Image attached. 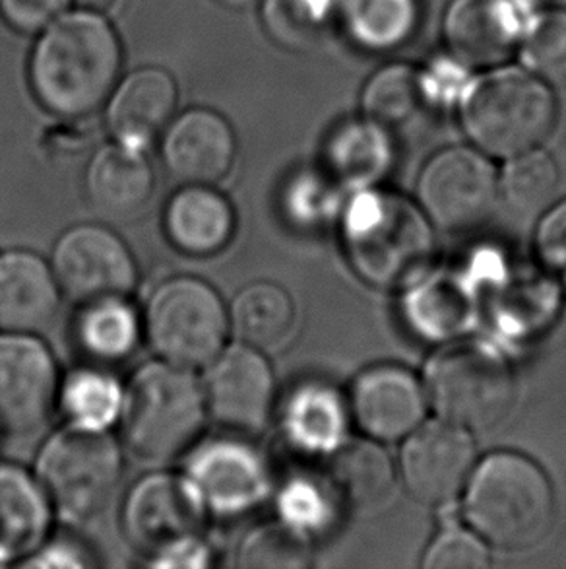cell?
Returning <instances> with one entry per match:
<instances>
[{
	"label": "cell",
	"instance_id": "21",
	"mask_svg": "<svg viewBox=\"0 0 566 569\" xmlns=\"http://www.w3.org/2000/svg\"><path fill=\"white\" fill-rule=\"evenodd\" d=\"M176 84L163 69H140L117 86L108 103V127L115 142L148 150L175 116Z\"/></svg>",
	"mask_w": 566,
	"mask_h": 569
},
{
	"label": "cell",
	"instance_id": "22",
	"mask_svg": "<svg viewBox=\"0 0 566 569\" xmlns=\"http://www.w3.org/2000/svg\"><path fill=\"white\" fill-rule=\"evenodd\" d=\"M235 230V208L214 186H183L169 199L163 212V231L169 243L196 259L225 251Z\"/></svg>",
	"mask_w": 566,
	"mask_h": 569
},
{
	"label": "cell",
	"instance_id": "41",
	"mask_svg": "<svg viewBox=\"0 0 566 569\" xmlns=\"http://www.w3.org/2000/svg\"><path fill=\"white\" fill-rule=\"evenodd\" d=\"M222 2L223 7H230V8H249L253 7V4H256L259 0H220Z\"/></svg>",
	"mask_w": 566,
	"mask_h": 569
},
{
	"label": "cell",
	"instance_id": "38",
	"mask_svg": "<svg viewBox=\"0 0 566 569\" xmlns=\"http://www.w3.org/2000/svg\"><path fill=\"white\" fill-rule=\"evenodd\" d=\"M537 253L553 274L566 280V200L553 208L539 226Z\"/></svg>",
	"mask_w": 566,
	"mask_h": 569
},
{
	"label": "cell",
	"instance_id": "36",
	"mask_svg": "<svg viewBox=\"0 0 566 569\" xmlns=\"http://www.w3.org/2000/svg\"><path fill=\"white\" fill-rule=\"evenodd\" d=\"M425 569H485L489 552L482 540L462 529H448L436 537L423 558Z\"/></svg>",
	"mask_w": 566,
	"mask_h": 569
},
{
	"label": "cell",
	"instance_id": "24",
	"mask_svg": "<svg viewBox=\"0 0 566 569\" xmlns=\"http://www.w3.org/2000/svg\"><path fill=\"white\" fill-rule=\"evenodd\" d=\"M228 311L230 331L237 342L261 352H276L290 342L295 331V303L282 286L272 282L245 286Z\"/></svg>",
	"mask_w": 566,
	"mask_h": 569
},
{
	"label": "cell",
	"instance_id": "18",
	"mask_svg": "<svg viewBox=\"0 0 566 569\" xmlns=\"http://www.w3.org/2000/svg\"><path fill=\"white\" fill-rule=\"evenodd\" d=\"M85 200L113 222H129L150 207L155 171L144 150L111 142L95 150L84 178Z\"/></svg>",
	"mask_w": 566,
	"mask_h": 569
},
{
	"label": "cell",
	"instance_id": "40",
	"mask_svg": "<svg viewBox=\"0 0 566 569\" xmlns=\"http://www.w3.org/2000/svg\"><path fill=\"white\" fill-rule=\"evenodd\" d=\"M80 10H90V12H108L115 7L117 0H72Z\"/></svg>",
	"mask_w": 566,
	"mask_h": 569
},
{
	"label": "cell",
	"instance_id": "15",
	"mask_svg": "<svg viewBox=\"0 0 566 569\" xmlns=\"http://www.w3.org/2000/svg\"><path fill=\"white\" fill-rule=\"evenodd\" d=\"M474 439L446 422L425 423L402 451V478L407 492L425 506L451 503L474 470Z\"/></svg>",
	"mask_w": 566,
	"mask_h": 569
},
{
	"label": "cell",
	"instance_id": "33",
	"mask_svg": "<svg viewBox=\"0 0 566 569\" xmlns=\"http://www.w3.org/2000/svg\"><path fill=\"white\" fill-rule=\"evenodd\" d=\"M285 431L303 449H321L336 441L342 416L336 400L324 391L301 389L290 400L283 416Z\"/></svg>",
	"mask_w": 566,
	"mask_h": 569
},
{
	"label": "cell",
	"instance_id": "13",
	"mask_svg": "<svg viewBox=\"0 0 566 569\" xmlns=\"http://www.w3.org/2000/svg\"><path fill=\"white\" fill-rule=\"evenodd\" d=\"M59 387L53 355L36 335L0 332V431L28 438L41 430Z\"/></svg>",
	"mask_w": 566,
	"mask_h": 569
},
{
	"label": "cell",
	"instance_id": "28",
	"mask_svg": "<svg viewBox=\"0 0 566 569\" xmlns=\"http://www.w3.org/2000/svg\"><path fill=\"white\" fill-rule=\"evenodd\" d=\"M345 28L360 46L386 51L402 46L415 30V0H345Z\"/></svg>",
	"mask_w": 566,
	"mask_h": 569
},
{
	"label": "cell",
	"instance_id": "5",
	"mask_svg": "<svg viewBox=\"0 0 566 569\" xmlns=\"http://www.w3.org/2000/svg\"><path fill=\"white\" fill-rule=\"evenodd\" d=\"M462 121L487 154L513 160L544 144L557 127V100L534 72L501 69L469 82Z\"/></svg>",
	"mask_w": 566,
	"mask_h": 569
},
{
	"label": "cell",
	"instance_id": "2",
	"mask_svg": "<svg viewBox=\"0 0 566 569\" xmlns=\"http://www.w3.org/2000/svg\"><path fill=\"white\" fill-rule=\"evenodd\" d=\"M427 220L410 200L391 192H367L353 200L342 238L355 274L378 290L415 284L435 251Z\"/></svg>",
	"mask_w": 566,
	"mask_h": 569
},
{
	"label": "cell",
	"instance_id": "16",
	"mask_svg": "<svg viewBox=\"0 0 566 569\" xmlns=\"http://www.w3.org/2000/svg\"><path fill=\"white\" fill-rule=\"evenodd\" d=\"M534 16L526 0H454L444 38L462 64L493 67L522 43Z\"/></svg>",
	"mask_w": 566,
	"mask_h": 569
},
{
	"label": "cell",
	"instance_id": "17",
	"mask_svg": "<svg viewBox=\"0 0 566 569\" xmlns=\"http://www.w3.org/2000/svg\"><path fill=\"white\" fill-rule=\"evenodd\" d=\"M235 154V132L212 109L184 111L169 123L161 140V160L183 186H215L230 173Z\"/></svg>",
	"mask_w": 566,
	"mask_h": 569
},
{
	"label": "cell",
	"instance_id": "25",
	"mask_svg": "<svg viewBox=\"0 0 566 569\" xmlns=\"http://www.w3.org/2000/svg\"><path fill=\"white\" fill-rule=\"evenodd\" d=\"M337 496L355 509L378 508L394 488V467L383 447L355 439L337 449L329 467Z\"/></svg>",
	"mask_w": 566,
	"mask_h": 569
},
{
	"label": "cell",
	"instance_id": "7",
	"mask_svg": "<svg viewBox=\"0 0 566 569\" xmlns=\"http://www.w3.org/2000/svg\"><path fill=\"white\" fill-rule=\"evenodd\" d=\"M427 395L436 415L464 430L497 428L513 410L516 383L505 360L475 342L452 345L433 356Z\"/></svg>",
	"mask_w": 566,
	"mask_h": 569
},
{
	"label": "cell",
	"instance_id": "19",
	"mask_svg": "<svg viewBox=\"0 0 566 569\" xmlns=\"http://www.w3.org/2000/svg\"><path fill=\"white\" fill-rule=\"evenodd\" d=\"M353 416L368 438L396 441L417 430L425 416V392L410 371L378 366L353 387Z\"/></svg>",
	"mask_w": 566,
	"mask_h": 569
},
{
	"label": "cell",
	"instance_id": "9",
	"mask_svg": "<svg viewBox=\"0 0 566 569\" xmlns=\"http://www.w3.org/2000/svg\"><path fill=\"white\" fill-rule=\"evenodd\" d=\"M206 509L184 475L153 472L137 480L123 501V531L132 547L155 563L200 539Z\"/></svg>",
	"mask_w": 566,
	"mask_h": 569
},
{
	"label": "cell",
	"instance_id": "27",
	"mask_svg": "<svg viewBox=\"0 0 566 569\" xmlns=\"http://www.w3.org/2000/svg\"><path fill=\"white\" fill-rule=\"evenodd\" d=\"M124 387L109 371L80 368L59 387V402L70 423L109 430L123 410Z\"/></svg>",
	"mask_w": 566,
	"mask_h": 569
},
{
	"label": "cell",
	"instance_id": "39",
	"mask_svg": "<svg viewBox=\"0 0 566 569\" xmlns=\"http://www.w3.org/2000/svg\"><path fill=\"white\" fill-rule=\"evenodd\" d=\"M90 556L74 542H51L39 548L36 555L28 558L22 566L26 568H85L90 566Z\"/></svg>",
	"mask_w": 566,
	"mask_h": 569
},
{
	"label": "cell",
	"instance_id": "35",
	"mask_svg": "<svg viewBox=\"0 0 566 569\" xmlns=\"http://www.w3.org/2000/svg\"><path fill=\"white\" fill-rule=\"evenodd\" d=\"M522 57L537 77L566 80V10L534 16L522 38Z\"/></svg>",
	"mask_w": 566,
	"mask_h": 569
},
{
	"label": "cell",
	"instance_id": "10",
	"mask_svg": "<svg viewBox=\"0 0 566 569\" xmlns=\"http://www.w3.org/2000/svg\"><path fill=\"white\" fill-rule=\"evenodd\" d=\"M51 269L61 292L80 306L129 298L139 280L124 239L95 223H80L57 239Z\"/></svg>",
	"mask_w": 566,
	"mask_h": 569
},
{
	"label": "cell",
	"instance_id": "37",
	"mask_svg": "<svg viewBox=\"0 0 566 569\" xmlns=\"http://www.w3.org/2000/svg\"><path fill=\"white\" fill-rule=\"evenodd\" d=\"M70 0H0V16L20 33H41L64 14Z\"/></svg>",
	"mask_w": 566,
	"mask_h": 569
},
{
	"label": "cell",
	"instance_id": "4",
	"mask_svg": "<svg viewBox=\"0 0 566 569\" xmlns=\"http://www.w3.org/2000/svg\"><path fill=\"white\" fill-rule=\"evenodd\" d=\"M206 418L194 370L158 360L144 363L124 387L121 436L140 461L158 465L189 453Z\"/></svg>",
	"mask_w": 566,
	"mask_h": 569
},
{
	"label": "cell",
	"instance_id": "1",
	"mask_svg": "<svg viewBox=\"0 0 566 569\" xmlns=\"http://www.w3.org/2000/svg\"><path fill=\"white\" fill-rule=\"evenodd\" d=\"M121 67L115 28L100 12L78 8L41 31L30 59L31 88L54 116H92L111 98Z\"/></svg>",
	"mask_w": 566,
	"mask_h": 569
},
{
	"label": "cell",
	"instance_id": "26",
	"mask_svg": "<svg viewBox=\"0 0 566 569\" xmlns=\"http://www.w3.org/2000/svg\"><path fill=\"white\" fill-rule=\"evenodd\" d=\"M140 332L139 313L129 298L88 303L78 317V345L95 362L115 363L131 358L139 347Z\"/></svg>",
	"mask_w": 566,
	"mask_h": 569
},
{
	"label": "cell",
	"instance_id": "34",
	"mask_svg": "<svg viewBox=\"0 0 566 569\" xmlns=\"http://www.w3.org/2000/svg\"><path fill=\"white\" fill-rule=\"evenodd\" d=\"M334 0H266L264 20L270 33L290 47H306L321 38Z\"/></svg>",
	"mask_w": 566,
	"mask_h": 569
},
{
	"label": "cell",
	"instance_id": "29",
	"mask_svg": "<svg viewBox=\"0 0 566 569\" xmlns=\"http://www.w3.org/2000/svg\"><path fill=\"white\" fill-rule=\"evenodd\" d=\"M422 74L410 64H388L371 77L361 106L368 121L392 129L407 123L422 103Z\"/></svg>",
	"mask_w": 566,
	"mask_h": 569
},
{
	"label": "cell",
	"instance_id": "14",
	"mask_svg": "<svg viewBox=\"0 0 566 569\" xmlns=\"http://www.w3.org/2000/svg\"><path fill=\"white\" fill-rule=\"evenodd\" d=\"M184 477L208 516L237 519L261 506L269 493V470L243 439L218 438L189 451Z\"/></svg>",
	"mask_w": 566,
	"mask_h": 569
},
{
	"label": "cell",
	"instance_id": "23",
	"mask_svg": "<svg viewBox=\"0 0 566 569\" xmlns=\"http://www.w3.org/2000/svg\"><path fill=\"white\" fill-rule=\"evenodd\" d=\"M54 509L38 477L0 462V566L23 563L46 545Z\"/></svg>",
	"mask_w": 566,
	"mask_h": 569
},
{
	"label": "cell",
	"instance_id": "31",
	"mask_svg": "<svg viewBox=\"0 0 566 569\" xmlns=\"http://www.w3.org/2000/svg\"><path fill=\"white\" fill-rule=\"evenodd\" d=\"M330 162L337 176L350 183H368L383 173L391 152L383 127L365 123H347L330 140Z\"/></svg>",
	"mask_w": 566,
	"mask_h": 569
},
{
	"label": "cell",
	"instance_id": "8",
	"mask_svg": "<svg viewBox=\"0 0 566 569\" xmlns=\"http://www.w3.org/2000/svg\"><path fill=\"white\" fill-rule=\"evenodd\" d=\"M144 329L160 360L196 370L206 368L225 347L230 311L206 280L169 278L148 300Z\"/></svg>",
	"mask_w": 566,
	"mask_h": 569
},
{
	"label": "cell",
	"instance_id": "11",
	"mask_svg": "<svg viewBox=\"0 0 566 569\" xmlns=\"http://www.w3.org/2000/svg\"><path fill=\"white\" fill-rule=\"evenodd\" d=\"M417 197L425 216L441 230L467 233L489 220L501 192L487 158L469 148H448L428 160Z\"/></svg>",
	"mask_w": 566,
	"mask_h": 569
},
{
	"label": "cell",
	"instance_id": "6",
	"mask_svg": "<svg viewBox=\"0 0 566 569\" xmlns=\"http://www.w3.org/2000/svg\"><path fill=\"white\" fill-rule=\"evenodd\" d=\"M36 477L62 519L84 523L115 498L123 478V451L109 430L69 422L41 447Z\"/></svg>",
	"mask_w": 566,
	"mask_h": 569
},
{
	"label": "cell",
	"instance_id": "32",
	"mask_svg": "<svg viewBox=\"0 0 566 569\" xmlns=\"http://www.w3.org/2000/svg\"><path fill=\"white\" fill-rule=\"evenodd\" d=\"M313 563V548L305 532L285 523L254 529L239 550V566L259 569H303Z\"/></svg>",
	"mask_w": 566,
	"mask_h": 569
},
{
	"label": "cell",
	"instance_id": "20",
	"mask_svg": "<svg viewBox=\"0 0 566 569\" xmlns=\"http://www.w3.org/2000/svg\"><path fill=\"white\" fill-rule=\"evenodd\" d=\"M61 288L49 262L22 249L0 253V332L39 335L61 309Z\"/></svg>",
	"mask_w": 566,
	"mask_h": 569
},
{
	"label": "cell",
	"instance_id": "3",
	"mask_svg": "<svg viewBox=\"0 0 566 569\" xmlns=\"http://www.w3.org/2000/svg\"><path fill=\"white\" fill-rule=\"evenodd\" d=\"M466 516L491 545L524 552L552 535L557 498L547 475L528 457L491 455L472 477Z\"/></svg>",
	"mask_w": 566,
	"mask_h": 569
},
{
	"label": "cell",
	"instance_id": "30",
	"mask_svg": "<svg viewBox=\"0 0 566 569\" xmlns=\"http://www.w3.org/2000/svg\"><path fill=\"white\" fill-rule=\"evenodd\" d=\"M557 186V166L537 148L511 160L498 183V192L513 212L529 218L544 212Z\"/></svg>",
	"mask_w": 566,
	"mask_h": 569
},
{
	"label": "cell",
	"instance_id": "12",
	"mask_svg": "<svg viewBox=\"0 0 566 569\" xmlns=\"http://www.w3.org/2000/svg\"><path fill=\"white\" fill-rule=\"evenodd\" d=\"M202 391L215 423L241 436H256L272 415L276 379L264 352L235 342L208 363Z\"/></svg>",
	"mask_w": 566,
	"mask_h": 569
}]
</instances>
